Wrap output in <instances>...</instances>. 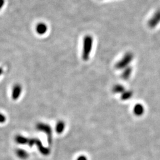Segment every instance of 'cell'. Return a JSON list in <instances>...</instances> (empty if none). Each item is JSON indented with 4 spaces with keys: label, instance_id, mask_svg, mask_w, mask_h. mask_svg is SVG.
Instances as JSON below:
<instances>
[{
    "label": "cell",
    "instance_id": "6da1fadb",
    "mask_svg": "<svg viewBox=\"0 0 160 160\" xmlns=\"http://www.w3.org/2000/svg\"><path fill=\"white\" fill-rule=\"evenodd\" d=\"M93 39L91 36L87 35L83 39V47L82 52V58L84 61H87L90 56L92 48Z\"/></svg>",
    "mask_w": 160,
    "mask_h": 160
},
{
    "label": "cell",
    "instance_id": "7a4b0ae2",
    "mask_svg": "<svg viewBox=\"0 0 160 160\" xmlns=\"http://www.w3.org/2000/svg\"><path fill=\"white\" fill-rule=\"evenodd\" d=\"M133 54L131 52H127L123 58L116 63L115 67L117 69H124L129 67L133 59Z\"/></svg>",
    "mask_w": 160,
    "mask_h": 160
},
{
    "label": "cell",
    "instance_id": "3957f363",
    "mask_svg": "<svg viewBox=\"0 0 160 160\" xmlns=\"http://www.w3.org/2000/svg\"><path fill=\"white\" fill-rule=\"evenodd\" d=\"M36 128L39 131H42L45 132L46 135H48V139L49 142H51L52 141V129L49 125L43 123H39L37 125Z\"/></svg>",
    "mask_w": 160,
    "mask_h": 160
},
{
    "label": "cell",
    "instance_id": "277c9868",
    "mask_svg": "<svg viewBox=\"0 0 160 160\" xmlns=\"http://www.w3.org/2000/svg\"><path fill=\"white\" fill-rule=\"evenodd\" d=\"M160 23V10H157L149 20L148 25L151 29L155 28Z\"/></svg>",
    "mask_w": 160,
    "mask_h": 160
},
{
    "label": "cell",
    "instance_id": "5b68a950",
    "mask_svg": "<svg viewBox=\"0 0 160 160\" xmlns=\"http://www.w3.org/2000/svg\"><path fill=\"white\" fill-rule=\"evenodd\" d=\"M22 92V87L19 84H16L12 88V98L13 100H17L20 96Z\"/></svg>",
    "mask_w": 160,
    "mask_h": 160
},
{
    "label": "cell",
    "instance_id": "8992f818",
    "mask_svg": "<svg viewBox=\"0 0 160 160\" xmlns=\"http://www.w3.org/2000/svg\"><path fill=\"white\" fill-rule=\"evenodd\" d=\"M145 109L143 105L141 104H137L133 108V113L137 116H142L144 113Z\"/></svg>",
    "mask_w": 160,
    "mask_h": 160
},
{
    "label": "cell",
    "instance_id": "52a82bcc",
    "mask_svg": "<svg viewBox=\"0 0 160 160\" xmlns=\"http://www.w3.org/2000/svg\"><path fill=\"white\" fill-rule=\"evenodd\" d=\"M47 30H48L47 26L44 23L38 24L36 28V32L39 34H45L47 32Z\"/></svg>",
    "mask_w": 160,
    "mask_h": 160
},
{
    "label": "cell",
    "instance_id": "ba28073f",
    "mask_svg": "<svg viewBox=\"0 0 160 160\" xmlns=\"http://www.w3.org/2000/svg\"><path fill=\"white\" fill-rule=\"evenodd\" d=\"M132 68H131V67H128L124 69L123 70V72L122 74V77L123 80H128L131 75L132 73Z\"/></svg>",
    "mask_w": 160,
    "mask_h": 160
},
{
    "label": "cell",
    "instance_id": "9c48e42d",
    "mask_svg": "<svg viewBox=\"0 0 160 160\" xmlns=\"http://www.w3.org/2000/svg\"><path fill=\"white\" fill-rule=\"evenodd\" d=\"M65 122L62 120H59L57 123V125L55 127V130L58 133L60 134L63 132L65 129Z\"/></svg>",
    "mask_w": 160,
    "mask_h": 160
},
{
    "label": "cell",
    "instance_id": "30bf717a",
    "mask_svg": "<svg viewBox=\"0 0 160 160\" xmlns=\"http://www.w3.org/2000/svg\"><path fill=\"white\" fill-rule=\"evenodd\" d=\"M113 92L114 93H116V94H122L123 92L125 91V88L124 87V86L120 84H116L113 87V90H112Z\"/></svg>",
    "mask_w": 160,
    "mask_h": 160
},
{
    "label": "cell",
    "instance_id": "8fae6325",
    "mask_svg": "<svg viewBox=\"0 0 160 160\" xmlns=\"http://www.w3.org/2000/svg\"><path fill=\"white\" fill-rule=\"evenodd\" d=\"M133 96V92L131 91H125L121 94V99L123 101L129 100Z\"/></svg>",
    "mask_w": 160,
    "mask_h": 160
},
{
    "label": "cell",
    "instance_id": "7c38bea8",
    "mask_svg": "<svg viewBox=\"0 0 160 160\" xmlns=\"http://www.w3.org/2000/svg\"><path fill=\"white\" fill-rule=\"evenodd\" d=\"M16 154H17V156L18 157H20V158H23V159L27 158L29 156L28 153L26 151L22 149H19L17 150Z\"/></svg>",
    "mask_w": 160,
    "mask_h": 160
},
{
    "label": "cell",
    "instance_id": "4fadbf2b",
    "mask_svg": "<svg viewBox=\"0 0 160 160\" xmlns=\"http://www.w3.org/2000/svg\"><path fill=\"white\" fill-rule=\"evenodd\" d=\"M6 121V116L0 113V123H3Z\"/></svg>",
    "mask_w": 160,
    "mask_h": 160
},
{
    "label": "cell",
    "instance_id": "5bb4252c",
    "mask_svg": "<svg viewBox=\"0 0 160 160\" xmlns=\"http://www.w3.org/2000/svg\"><path fill=\"white\" fill-rule=\"evenodd\" d=\"M77 160H87V158H86V157H85V156L81 155V156H80V157L78 158Z\"/></svg>",
    "mask_w": 160,
    "mask_h": 160
},
{
    "label": "cell",
    "instance_id": "9a60e30c",
    "mask_svg": "<svg viewBox=\"0 0 160 160\" xmlns=\"http://www.w3.org/2000/svg\"><path fill=\"white\" fill-rule=\"evenodd\" d=\"M4 2H5L4 0H0V10L2 7V6L4 5Z\"/></svg>",
    "mask_w": 160,
    "mask_h": 160
},
{
    "label": "cell",
    "instance_id": "2e32d148",
    "mask_svg": "<svg viewBox=\"0 0 160 160\" xmlns=\"http://www.w3.org/2000/svg\"><path fill=\"white\" fill-rule=\"evenodd\" d=\"M2 72H3V70H2V69L0 68V75H1V74L2 73Z\"/></svg>",
    "mask_w": 160,
    "mask_h": 160
}]
</instances>
